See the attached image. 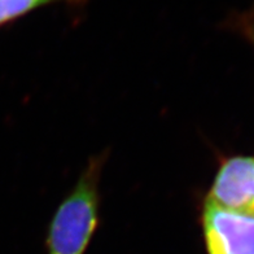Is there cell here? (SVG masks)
Here are the masks:
<instances>
[{"label": "cell", "instance_id": "cell-1", "mask_svg": "<svg viewBox=\"0 0 254 254\" xmlns=\"http://www.w3.org/2000/svg\"><path fill=\"white\" fill-rule=\"evenodd\" d=\"M101 161L94 158L59 206L48 232V254H83L99 223Z\"/></svg>", "mask_w": 254, "mask_h": 254}, {"label": "cell", "instance_id": "cell-2", "mask_svg": "<svg viewBox=\"0 0 254 254\" xmlns=\"http://www.w3.org/2000/svg\"><path fill=\"white\" fill-rule=\"evenodd\" d=\"M202 231L207 254H254V215L228 210L206 200Z\"/></svg>", "mask_w": 254, "mask_h": 254}, {"label": "cell", "instance_id": "cell-3", "mask_svg": "<svg viewBox=\"0 0 254 254\" xmlns=\"http://www.w3.org/2000/svg\"><path fill=\"white\" fill-rule=\"evenodd\" d=\"M206 200L228 210L254 215V156L224 160Z\"/></svg>", "mask_w": 254, "mask_h": 254}, {"label": "cell", "instance_id": "cell-4", "mask_svg": "<svg viewBox=\"0 0 254 254\" xmlns=\"http://www.w3.org/2000/svg\"><path fill=\"white\" fill-rule=\"evenodd\" d=\"M54 1L61 0H0V26Z\"/></svg>", "mask_w": 254, "mask_h": 254}, {"label": "cell", "instance_id": "cell-5", "mask_svg": "<svg viewBox=\"0 0 254 254\" xmlns=\"http://www.w3.org/2000/svg\"><path fill=\"white\" fill-rule=\"evenodd\" d=\"M241 29L247 34V37L254 43V14H245L241 18Z\"/></svg>", "mask_w": 254, "mask_h": 254}]
</instances>
